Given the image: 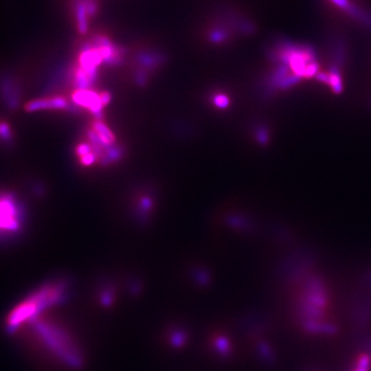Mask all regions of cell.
<instances>
[{
    "label": "cell",
    "mask_w": 371,
    "mask_h": 371,
    "mask_svg": "<svg viewBox=\"0 0 371 371\" xmlns=\"http://www.w3.org/2000/svg\"><path fill=\"white\" fill-rule=\"evenodd\" d=\"M82 2L85 4L86 11L88 14L89 18L91 16H94L98 13V3L96 0H82Z\"/></svg>",
    "instance_id": "cell-9"
},
{
    "label": "cell",
    "mask_w": 371,
    "mask_h": 371,
    "mask_svg": "<svg viewBox=\"0 0 371 371\" xmlns=\"http://www.w3.org/2000/svg\"><path fill=\"white\" fill-rule=\"evenodd\" d=\"M74 15H76V21L78 25V30L81 34H85L88 32V14L82 0H78L76 6H74Z\"/></svg>",
    "instance_id": "cell-6"
},
{
    "label": "cell",
    "mask_w": 371,
    "mask_h": 371,
    "mask_svg": "<svg viewBox=\"0 0 371 371\" xmlns=\"http://www.w3.org/2000/svg\"><path fill=\"white\" fill-rule=\"evenodd\" d=\"M72 99L77 105L86 107L97 117H99L101 109L104 106L101 101L100 94H97L90 90H77Z\"/></svg>",
    "instance_id": "cell-3"
},
{
    "label": "cell",
    "mask_w": 371,
    "mask_h": 371,
    "mask_svg": "<svg viewBox=\"0 0 371 371\" xmlns=\"http://www.w3.org/2000/svg\"><path fill=\"white\" fill-rule=\"evenodd\" d=\"M0 137H1L4 142H10L12 139L11 127L5 122H0Z\"/></svg>",
    "instance_id": "cell-10"
},
{
    "label": "cell",
    "mask_w": 371,
    "mask_h": 371,
    "mask_svg": "<svg viewBox=\"0 0 371 371\" xmlns=\"http://www.w3.org/2000/svg\"><path fill=\"white\" fill-rule=\"evenodd\" d=\"M213 104L218 107H225L228 104V99L224 95H217L212 98Z\"/></svg>",
    "instance_id": "cell-11"
},
{
    "label": "cell",
    "mask_w": 371,
    "mask_h": 371,
    "mask_svg": "<svg viewBox=\"0 0 371 371\" xmlns=\"http://www.w3.org/2000/svg\"><path fill=\"white\" fill-rule=\"evenodd\" d=\"M61 296L62 287L60 285H48L34 292L26 300L16 306L8 316L6 322L7 331L10 333L15 332L21 324L34 319L46 307L57 303Z\"/></svg>",
    "instance_id": "cell-1"
},
{
    "label": "cell",
    "mask_w": 371,
    "mask_h": 371,
    "mask_svg": "<svg viewBox=\"0 0 371 371\" xmlns=\"http://www.w3.org/2000/svg\"><path fill=\"white\" fill-rule=\"evenodd\" d=\"M68 102L63 97H52L44 99H35L28 102L25 106L26 112L32 113L45 110H66L68 109Z\"/></svg>",
    "instance_id": "cell-4"
},
{
    "label": "cell",
    "mask_w": 371,
    "mask_h": 371,
    "mask_svg": "<svg viewBox=\"0 0 371 371\" xmlns=\"http://www.w3.org/2000/svg\"><path fill=\"white\" fill-rule=\"evenodd\" d=\"M163 60V57L158 54H143L139 56V63L144 65V67H156Z\"/></svg>",
    "instance_id": "cell-7"
},
{
    "label": "cell",
    "mask_w": 371,
    "mask_h": 371,
    "mask_svg": "<svg viewBox=\"0 0 371 371\" xmlns=\"http://www.w3.org/2000/svg\"><path fill=\"white\" fill-rule=\"evenodd\" d=\"M24 221L22 205L12 193H0V234L19 232Z\"/></svg>",
    "instance_id": "cell-2"
},
{
    "label": "cell",
    "mask_w": 371,
    "mask_h": 371,
    "mask_svg": "<svg viewBox=\"0 0 371 371\" xmlns=\"http://www.w3.org/2000/svg\"><path fill=\"white\" fill-rule=\"evenodd\" d=\"M209 37H210V40L212 41V43H223V41L227 40L228 34L226 33V31H224L223 29H214L210 31Z\"/></svg>",
    "instance_id": "cell-8"
},
{
    "label": "cell",
    "mask_w": 371,
    "mask_h": 371,
    "mask_svg": "<svg viewBox=\"0 0 371 371\" xmlns=\"http://www.w3.org/2000/svg\"><path fill=\"white\" fill-rule=\"evenodd\" d=\"M331 1L335 5H337L338 7L341 8L342 11H344L345 13H348L349 15L354 16V18H356L357 20H359V21H361L363 23L369 25V26H371V16L366 15L365 13H363L361 10H359L358 7L351 4L349 2V0H331Z\"/></svg>",
    "instance_id": "cell-5"
}]
</instances>
